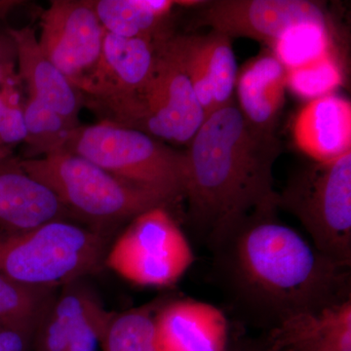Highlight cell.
I'll return each mask as SVG.
<instances>
[{
  "instance_id": "cell-1",
  "label": "cell",
  "mask_w": 351,
  "mask_h": 351,
  "mask_svg": "<svg viewBox=\"0 0 351 351\" xmlns=\"http://www.w3.org/2000/svg\"><path fill=\"white\" fill-rule=\"evenodd\" d=\"M276 210H256L207 239L215 277L233 311L267 331L297 314L351 299L350 267L279 221Z\"/></svg>"
},
{
  "instance_id": "cell-2",
  "label": "cell",
  "mask_w": 351,
  "mask_h": 351,
  "mask_svg": "<svg viewBox=\"0 0 351 351\" xmlns=\"http://www.w3.org/2000/svg\"><path fill=\"white\" fill-rule=\"evenodd\" d=\"M279 154L276 134L253 128L234 99L205 119L184 152V200L200 239L256 210L278 209L274 165Z\"/></svg>"
},
{
  "instance_id": "cell-3",
  "label": "cell",
  "mask_w": 351,
  "mask_h": 351,
  "mask_svg": "<svg viewBox=\"0 0 351 351\" xmlns=\"http://www.w3.org/2000/svg\"><path fill=\"white\" fill-rule=\"evenodd\" d=\"M21 165L49 189L71 215L97 226L117 225L152 208L173 205L163 196L123 181L66 151L24 159Z\"/></svg>"
},
{
  "instance_id": "cell-4",
  "label": "cell",
  "mask_w": 351,
  "mask_h": 351,
  "mask_svg": "<svg viewBox=\"0 0 351 351\" xmlns=\"http://www.w3.org/2000/svg\"><path fill=\"white\" fill-rule=\"evenodd\" d=\"M108 239L66 219L21 232H0V272L18 282L53 289L80 280L105 262Z\"/></svg>"
},
{
  "instance_id": "cell-5",
  "label": "cell",
  "mask_w": 351,
  "mask_h": 351,
  "mask_svg": "<svg viewBox=\"0 0 351 351\" xmlns=\"http://www.w3.org/2000/svg\"><path fill=\"white\" fill-rule=\"evenodd\" d=\"M64 151L157 195L173 205L184 199L186 156L147 134L101 121L71 132Z\"/></svg>"
},
{
  "instance_id": "cell-6",
  "label": "cell",
  "mask_w": 351,
  "mask_h": 351,
  "mask_svg": "<svg viewBox=\"0 0 351 351\" xmlns=\"http://www.w3.org/2000/svg\"><path fill=\"white\" fill-rule=\"evenodd\" d=\"M278 208L294 215L320 253L351 267V152L295 171L278 193Z\"/></svg>"
},
{
  "instance_id": "cell-7",
  "label": "cell",
  "mask_w": 351,
  "mask_h": 351,
  "mask_svg": "<svg viewBox=\"0 0 351 351\" xmlns=\"http://www.w3.org/2000/svg\"><path fill=\"white\" fill-rule=\"evenodd\" d=\"M164 38L157 43L156 64L144 86L101 121L188 145L206 117L188 75L164 46Z\"/></svg>"
},
{
  "instance_id": "cell-8",
  "label": "cell",
  "mask_w": 351,
  "mask_h": 351,
  "mask_svg": "<svg viewBox=\"0 0 351 351\" xmlns=\"http://www.w3.org/2000/svg\"><path fill=\"white\" fill-rule=\"evenodd\" d=\"M195 261L188 237L166 206L138 215L106 255L108 269L144 287H169Z\"/></svg>"
},
{
  "instance_id": "cell-9",
  "label": "cell",
  "mask_w": 351,
  "mask_h": 351,
  "mask_svg": "<svg viewBox=\"0 0 351 351\" xmlns=\"http://www.w3.org/2000/svg\"><path fill=\"white\" fill-rule=\"evenodd\" d=\"M105 34L91 1L53 0L41 17L38 43L76 87L98 62Z\"/></svg>"
},
{
  "instance_id": "cell-10",
  "label": "cell",
  "mask_w": 351,
  "mask_h": 351,
  "mask_svg": "<svg viewBox=\"0 0 351 351\" xmlns=\"http://www.w3.org/2000/svg\"><path fill=\"white\" fill-rule=\"evenodd\" d=\"M158 40L120 38L106 32L98 62L76 86L103 119L147 82L156 64Z\"/></svg>"
},
{
  "instance_id": "cell-11",
  "label": "cell",
  "mask_w": 351,
  "mask_h": 351,
  "mask_svg": "<svg viewBox=\"0 0 351 351\" xmlns=\"http://www.w3.org/2000/svg\"><path fill=\"white\" fill-rule=\"evenodd\" d=\"M201 6L198 25L230 38L254 39L267 47L299 23L329 25L319 4L307 0H216Z\"/></svg>"
},
{
  "instance_id": "cell-12",
  "label": "cell",
  "mask_w": 351,
  "mask_h": 351,
  "mask_svg": "<svg viewBox=\"0 0 351 351\" xmlns=\"http://www.w3.org/2000/svg\"><path fill=\"white\" fill-rule=\"evenodd\" d=\"M113 315L86 287L73 281L46 307L32 346L36 351H95Z\"/></svg>"
},
{
  "instance_id": "cell-13",
  "label": "cell",
  "mask_w": 351,
  "mask_h": 351,
  "mask_svg": "<svg viewBox=\"0 0 351 351\" xmlns=\"http://www.w3.org/2000/svg\"><path fill=\"white\" fill-rule=\"evenodd\" d=\"M230 341L225 313L207 302L168 300L154 317L156 351H226Z\"/></svg>"
},
{
  "instance_id": "cell-14",
  "label": "cell",
  "mask_w": 351,
  "mask_h": 351,
  "mask_svg": "<svg viewBox=\"0 0 351 351\" xmlns=\"http://www.w3.org/2000/svg\"><path fill=\"white\" fill-rule=\"evenodd\" d=\"M69 216L57 196L25 172L20 159L0 160V232H25Z\"/></svg>"
},
{
  "instance_id": "cell-15",
  "label": "cell",
  "mask_w": 351,
  "mask_h": 351,
  "mask_svg": "<svg viewBox=\"0 0 351 351\" xmlns=\"http://www.w3.org/2000/svg\"><path fill=\"white\" fill-rule=\"evenodd\" d=\"M17 57L18 76L25 82L29 97L36 98L69 122L80 126L78 114L84 98L80 90L44 54L32 27L8 29Z\"/></svg>"
},
{
  "instance_id": "cell-16",
  "label": "cell",
  "mask_w": 351,
  "mask_h": 351,
  "mask_svg": "<svg viewBox=\"0 0 351 351\" xmlns=\"http://www.w3.org/2000/svg\"><path fill=\"white\" fill-rule=\"evenodd\" d=\"M293 138L298 149L316 162L350 152V101L332 94L306 101L295 115Z\"/></svg>"
},
{
  "instance_id": "cell-17",
  "label": "cell",
  "mask_w": 351,
  "mask_h": 351,
  "mask_svg": "<svg viewBox=\"0 0 351 351\" xmlns=\"http://www.w3.org/2000/svg\"><path fill=\"white\" fill-rule=\"evenodd\" d=\"M262 341L267 351H351V299L292 316Z\"/></svg>"
},
{
  "instance_id": "cell-18",
  "label": "cell",
  "mask_w": 351,
  "mask_h": 351,
  "mask_svg": "<svg viewBox=\"0 0 351 351\" xmlns=\"http://www.w3.org/2000/svg\"><path fill=\"white\" fill-rule=\"evenodd\" d=\"M287 90V71L271 51L260 53L242 66L235 90L237 107L256 130L274 134Z\"/></svg>"
},
{
  "instance_id": "cell-19",
  "label": "cell",
  "mask_w": 351,
  "mask_h": 351,
  "mask_svg": "<svg viewBox=\"0 0 351 351\" xmlns=\"http://www.w3.org/2000/svg\"><path fill=\"white\" fill-rule=\"evenodd\" d=\"M91 4L106 32L120 38L152 40L167 36L164 23L178 5L172 0H93Z\"/></svg>"
},
{
  "instance_id": "cell-20",
  "label": "cell",
  "mask_w": 351,
  "mask_h": 351,
  "mask_svg": "<svg viewBox=\"0 0 351 351\" xmlns=\"http://www.w3.org/2000/svg\"><path fill=\"white\" fill-rule=\"evenodd\" d=\"M189 40L206 68L213 89L216 110L233 100L239 66L232 38L221 32L210 31L204 36L191 34Z\"/></svg>"
},
{
  "instance_id": "cell-21",
  "label": "cell",
  "mask_w": 351,
  "mask_h": 351,
  "mask_svg": "<svg viewBox=\"0 0 351 351\" xmlns=\"http://www.w3.org/2000/svg\"><path fill=\"white\" fill-rule=\"evenodd\" d=\"M25 120L27 128L25 159L64 151L71 132L78 127L32 97H27L25 101Z\"/></svg>"
},
{
  "instance_id": "cell-22",
  "label": "cell",
  "mask_w": 351,
  "mask_h": 351,
  "mask_svg": "<svg viewBox=\"0 0 351 351\" xmlns=\"http://www.w3.org/2000/svg\"><path fill=\"white\" fill-rule=\"evenodd\" d=\"M163 302L156 300L114 313L101 339V351H156L154 317Z\"/></svg>"
},
{
  "instance_id": "cell-23",
  "label": "cell",
  "mask_w": 351,
  "mask_h": 351,
  "mask_svg": "<svg viewBox=\"0 0 351 351\" xmlns=\"http://www.w3.org/2000/svg\"><path fill=\"white\" fill-rule=\"evenodd\" d=\"M269 50L286 69L311 63L334 51L329 25L304 22L292 25L269 46Z\"/></svg>"
},
{
  "instance_id": "cell-24",
  "label": "cell",
  "mask_w": 351,
  "mask_h": 351,
  "mask_svg": "<svg viewBox=\"0 0 351 351\" xmlns=\"http://www.w3.org/2000/svg\"><path fill=\"white\" fill-rule=\"evenodd\" d=\"M52 289L25 285L0 272V328L36 330Z\"/></svg>"
},
{
  "instance_id": "cell-25",
  "label": "cell",
  "mask_w": 351,
  "mask_h": 351,
  "mask_svg": "<svg viewBox=\"0 0 351 351\" xmlns=\"http://www.w3.org/2000/svg\"><path fill=\"white\" fill-rule=\"evenodd\" d=\"M287 71V89L307 101L334 92L343 82V71L334 51L311 63Z\"/></svg>"
},
{
  "instance_id": "cell-26",
  "label": "cell",
  "mask_w": 351,
  "mask_h": 351,
  "mask_svg": "<svg viewBox=\"0 0 351 351\" xmlns=\"http://www.w3.org/2000/svg\"><path fill=\"white\" fill-rule=\"evenodd\" d=\"M18 73L7 77L0 85L3 98L1 133H0V159L13 156V151L27 138L25 120V103L20 89Z\"/></svg>"
},
{
  "instance_id": "cell-27",
  "label": "cell",
  "mask_w": 351,
  "mask_h": 351,
  "mask_svg": "<svg viewBox=\"0 0 351 351\" xmlns=\"http://www.w3.org/2000/svg\"><path fill=\"white\" fill-rule=\"evenodd\" d=\"M34 330L0 328V351H29Z\"/></svg>"
},
{
  "instance_id": "cell-28",
  "label": "cell",
  "mask_w": 351,
  "mask_h": 351,
  "mask_svg": "<svg viewBox=\"0 0 351 351\" xmlns=\"http://www.w3.org/2000/svg\"><path fill=\"white\" fill-rule=\"evenodd\" d=\"M17 57L15 45L8 34H0V85L9 76L15 75Z\"/></svg>"
},
{
  "instance_id": "cell-29",
  "label": "cell",
  "mask_w": 351,
  "mask_h": 351,
  "mask_svg": "<svg viewBox=\"0 0 351 351\" xmlns=\"http://www.w3.org/2000/svg\"><path fill=\"white\" fill-rule=\"evenodd\" d=\"M226 351H267L262 339H230Z\"/></svg>"
},
{
  "instance_id": "cell-30",
  "label": "cell",
  "mask_w": 351,
  "mask_h": 351,
  "mask_svg": "<svg viewBox=\"0 0 351 351\" xmlns=\"http://www.w3.org/2000/svg\"><path fill=\"white\" fill-rule=\"evenodd\" d=\"M17 1H0V19L5 17L7 14L12 10L14 6L17 5Z\"/></svg>"
},
{
  "instance_id": "cell-31",
  "label": "cell",
  "mask_w": 351,
  "mask_h": 351,
  "mask_svg": "<svg viewBox=\"0 0 351 351\" xmlns=\"http://www.w3.org/2000/svg\"><path fill=\"white\" fill-rule=\"evenodd\" d=\"M2 112H3V98H2V94L0 92V133H1Z\"/></svg>"
}]
</instances>
